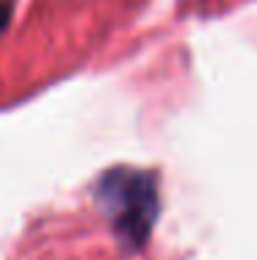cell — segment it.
I'll list each match as a JSON object with an SVG mask.
<instances>
[{
	"label": "cell",
	"mask_w": 257,
	"mask_h": 260,
	"mask_svg": "<svg viewBox=\"0 0 257 260\" xmlns=\"http://www.w3.org/2000/svg\"><path fill=\"white\" fill-rule=\"evenodd\" d=\"M100 202L127 246L144 244L158 213V191L150 175L127 169L105 175L100 183Z\"/></svg>",
	"instance_id": "1"
},
{
	"label": "cell",
	"mask_w": 257,
	"mask_h": 260,
	"mask_svg": "<svg viewBox=\"0 0 257 260\" xmlns=\"http://www.w3.org/2000/svg\"><path fill=\"white\" fill-rule=\"evenodd\" d=\"M6 20H9V3H0V28L6 25Z\"/></svg>",
	"instance_id": "2"
}]
</instances>
